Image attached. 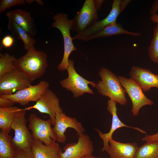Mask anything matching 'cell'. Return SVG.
Listing matches in <instances>:
<instances>
[{
    "label": "cell",
    "mask_w": 158,
    "mask_h": 158,
    "mask_svg": "<svg viewBox=\"0 0 158 158\" xmlns=\"http://www.w3.org/2000/svg\"><path fill=\"white\" fill-rule=\"evenodd\" d=\"M27 50L25 55L16 60L13 65L32 82L44 74L47 66V55L42 51L37 50L34 46Z\"/></svg>",
    "instance_id": "obj_1"
},
{
    "label": "cell",
    "mask_w": 158,
    "mask_h": 158,
    "mask_svg": "<svg viewBox=\"0 0 158 158\" xmlns=\"http://www.w3.org/2000/svg\"><path fill=\"white\" fill-rule=\"evenodd\" d=\"M101 80L96 84V88L102 95L109 97L121 105L127 102L126 92L118 77L110 70L103 67L98 73Z\"/></svg>",
    "instance_id": "obj_2"
},
{
    "label": "cell",
    "mask_w": 158,
    "mask_h": 158,
    "mask_svg": "<svg viewBox=\"0 0 158 158\" xmlns=\"http://www.w3.org/2000/svg\"><path fill=\"white\" fill-rule=\"evenodd\" d=\"M66 13H59L54 15L53 19L54 20L51 27L57 29L61 32L64 42V54L62 59L57 67L60 71L66 70L68 65L69 57L71 53L76 51V48L71 37L70 30L71 29L72 21L68 18Z\"/></svg>",
    "instance_id": "obj_3"
},
{
    "label": "cell",
    "mask_w": 158,
    "mask_h": 158,
    "mask_svg": "<svg viewBox=\"0 0 158 158\" xmlns=\"http://www.w3.org/2000/svg\"><path fill=\"white\" fill-rule=\"evenodd\" d=\"M68 73L67 78L59 82L63 88L72 92L73 97L77 98L85 93L94 94L92 90L89 87L90 84L95 87L96 83L93 81L88 80L80 75L76 71L74 67V61L69 59L68 65L66 69Z\"/></svg>",
    "instance_id": "obj_4"
},
{
    "label": "cell",
    "mask_w": 158,
    "mask_h": 158,
    "mask_svg": "<svg viewBox=\"0 0 158 158\" xmlns=\"http://www.w3.org/2000/svg\"><path fill=\"white\" fill-rule=\"evenodd\" d=\"M118 77L131 100V111L133 116L138 115L140 110L143 106L154 104L153 102L145 95L141 87L133 79L121 76Z\"/></svg>",
    "instance_id": "obj_5"
},
{
    "label": "cell",
    "mask_w": 158,
    "mask_h": 158,
    "mask_svg": "<svg viewBox=\"0 0 158 158\" xmlns=\"http://www.w3.org/2000/svg\"><path fill=\"white\" fill-rule=\"evenodd\" d=\"M29 129L32 131L33 139L39 140L45 145H50L56 142V139L51 128L50 119L44 120L34 114H31L28 118Z\"/></svg>",
    "instance_id": "obj_6"
},
{
    "label": "cell",
    "mask_w": 158,
    "mask_h": 158,
    "mask_svg": "<svg viewBox=\"0 0 158 158\" xmlns=\"http://www.w3.org/2000/svg\"><path fill=\"white\" fill-rule=\"evenodd\" d=\"M26 110L21 109L12 123L11 128L14 130L12 142L15 149H24L31 147L32 135L26 126Z\"/></svg>",
    "instance_id": "obj_7"
},
{
    "label": "cell",
    "mask_w": 158,
    "mask_h": 158,
    "mask_svg": "<svg viewBox=\"0 0 158 158\" xmlns=\"http://www.w3.org/2000/svg\"><path fill=\"white\" fill-rule=\"evenodd\" d=\"M31 83L24 73L14 68L0 78V95H12L31 85Z\"/></svg>",
    "instance_id": "obj_8"
},
{
    "label": "cell",
    "mask_w": 158,
    "mask_h": 158,
    "mask_svg": "<svg viewBox=\"0 0 158 158\" xmlns=\"http://www.w3.org/2000/svg\"><path fill=\"white\" fill-rule=\"evenodd\" d=\"M95 0H86L79 11L71 20V30L80 32L99 20Z\"/></svg>",
    "instance_id": "obj_9"
},
{
    "label": "cell",
    "mask_w": 158,
    "mask_h": 158,
    "mask_svg": "<svg viewBox=\"0 0 158 158\" xmlns=\"http://www.w3.org/2000/svg\"><path fill=\"white\" fill-rule=\"evenodd\" d=\"M78 135L77 142L66 145L63 148V152L60 149L58 158H82L92 154L94 150L93 144L88 135L83 133Z\"/></svg>",
    "instance_id": "obj_10"
},
{
    "label": "cell",
    "mask_w": 158,
    "mask_h": 158,
    "mask_svg": "<svg viewBox=\"0 0 158 158\" xmlns=\"http://www.w3.org/2000/svg\"><path fill=\"white\" fill-rule=\"evenodd\" d=\"M49 87L48 82L42 80L36 85H31L12 95H0V97L9 99L15 103L25 106L30 102L37 101Z\"/></svg>",
    "instance_id": "obj_11"
},
{
    "label": "cell",
    "mask_w": 158,
    "mask_h": 158,
    "mask_svg": "<svg viewBox=\"0 0 158 158\" xmlns=\"http://www.w3.org/2000/svg\"><path fill=\"white\" fill-rule=\"evenodd\" d=\"M69 128L74 129L78 135L84 133L85 131L81 123L76 118L68 116L63 112H57L52 130L56 140L58 142L64 143L65 142L66 137L65 132Z\"/></svg>",
    "instance_id": "obj_12"
},
{
    "label": "cell",
    "mask_w": 158,
    "mask_h": 158,
    "mask_svg": "<svg viewBox=\"0 0 158 158\" xmlns=\"http://www.w3.org/2000/svg\"><path fill=\"white\" fill-rule=\"evenodd\" d=\"M31 109H35L41 113L48 114L54 126L56 113L63 112L60 105L59 99L49 88L45 91L34 105L25 108L26 110Z\"/></svg>",
    "instance_id": "obj_13"
},
{
    "label": "cell",
    "mask_w": 158,
    "mask_h": 158,
    "mask_svg": "<svg viewBox=\"0 0 158 158\" xmlns=\"http://www.w3.org/2000/svg\"><path fill=\"white\" fill-rule=\"evenodd\" d=\"M120 1L121 0H114L112 3L111 9L106 18L97 21L83 31L77 33L72 37V40H81L83 39L99 32L116 22V19L121 13L120 9Z\"/></svg>",
    "instance_id": "obj_14"
},
{
    "label": "cell",
    "mask_w": 158,
    "mask_h": 158,
    "mask_svg": "<svg viewBox=\"0 0 158 158\" xmlns=\"http://www.w3.org/2000/svg\"><path fill=\"white\" fill-rule=\"evenodd\" d=\"M116 102L111 99H109L107 102V109L112 116V123L109 131L107 133H103L97 129L95 130L98 132L99 136L102 139L103 146L102 151H106L109 146V140L112 138V136L114 133L117 129L123 127H127L136 130L142 133H146V132L137 127H131L127 126L120 120L117 114V109Z\"/></svg>",
    "instance_id": "obj_15"
},
{
    "label": "cell",
    "mask_w": 158,
    "mask_h": 158,
    "mask_svg": "<svg viewBox=\"0 0 158 158\" xmlns=\"http://www.w3.org/2000/svg\"><path fill=\"white\" fill-rule=\"evenodd\" d=\"M129 75L144 92L149 91L152 87L158 88V75L148 69L133 66L130 71Z\"/></svg>",
    "instance_id": "obj_16"
},
{
    "label": "cell",
    "mask_w": 158,
    "mask_h": 158,
    "mask_svg": "<svg viewBox=\"0 0 158 158\" xmlns=\"http://www.w3.org/2000/svg\"><path fill=\"white\" fill-rule=\"evenodd\" d=\"M138 147L137 143H122L113 138L106 151L110 158H134Z\"/></svg>",
    "instance_id": "obj_17"
},
{
    "label": "cell",
    "mask_w": 158,
    "mask_h": 158,
    "mask_svg": "<svg viewBox=\"0 0 158 158\" xmlns=\"http://www.w3.org/2000/svg\"><path fill=\"white\" fill-rule=\"evenodd\" d=\"M8 20L15 22L32 37L35 36L37 29L30 12L20 9L9 11L6 14Z\"/></svg>",
    "instance_id": "obj_18"
},
{
    "label": "cell",
    "mask_w": 158,
    "mask_h": 158,
    "mask_svg": "<svg viewBox=\"0 0 158 158\" xmlns=\"http://www.w3.org/2000/svg\"><path fill=\"white\" fill-rule=\"evenodd\" d=\"M43 143L40 140L33 139L31 148L34 158H58L60 148L57 143L55 142L50 145Z\"/></svg>",
    "instance_id": "obj_19"
},
{
    "label": "cell",
    "mask_w": 158,
    "mask_h": 158,
    "mask_svg": "<svg viewBox=\"0 0 158 158\" xmlns=\"http://www.w3.org/2000/svg\"><path fill=\"white\" fill-rule=\"evenodd\" d=\"M121 34L129 35L134 36H140V33L133 32L124 29L122 25L115 22L107 27L102 30L93 35L83 39L81 40L88 42L90 40L101 37H110Z\"/></svg>",
    "instance_id": "obj_20"
},
{
    "label": "cell",
    "mask_w": 158,
    "mask_h": 158,
    "mask_svg": "<svg viewBox=\"0 0 158 158\" xmlns=\"http://www.w3.org/2000/svg\"><path fill=\"white\" fill-rule=\"evenodd\" d=\"M11 131L1 130L0 131V158H17L16 150L12 137L9 135Z\"/></svg>",
    "instance_id": "obj_21"
},
{
    "label": "cell",
    "mask_w": 158,
    "mask_h": 158,
    "mask_svg": "<svg viewBox=\"0 0 158 158\" xmlns=\"http://www.w3.org/2000/svg\"><path fill=\"white\" fill-rule=\"evenodd\" d=\"M8 21V29L15 38L23 41L25 50H27L34 46L35 39L32 38L25 30L15 22L9 20Z\"/></svg>",
    "instance_id": "obj_22"
},
{
    "label": "cell",
    "mask_w": 158,
    "mask_h": 158,
    "mask_svg": "<svg viewBox=\"0 0 158 158\" xmlns=\"http://www.w3.org/2000/svg\"><path fill=\"white\" fill-rule=\"evenodd\" d=\"M21 109L13 106L6 108H0L1 130L11 131V124Z\"/></svg>",
    "instance_id": "obj_23"
},
{
    "label": "cell",
    "mask_w": 158,
    "mask_h": 158,
    "mask_svg": "<svg viewBox=\"0 0 158 158\" xmlns=\"http://www.w3.org/2000/svg\"><path fill=\"white\" fill-rule=\"evenodd\" d=\"M134 158H158V142H146L138 147Z\"/></svg>",
    "instance_id": "obj_24"
},
{
    "label": "cell",
    "mask_w": 158,
    "mask_h": 158,
    "mask_svg": "<svg viewBox=\"0 0 158 158\" xmlns=\"http://www.w3.org/2000/svg\"><path fill=\"white\" fill-rule=\"evenodd\" d=\"M0 54V78L4 74L15 68L13 62L16 59L13 55L8 53Z\"/></svg>",
    "instance_id": "obj_25"
},
{
    "label": "cell",
    "mask_w": 158,
    "mask_h": 158,
    "mask_svg": "<svg viewBox=\"0 0 158 158\" xmlns=\"http://www.w3.org/2000/svg\"><path fill=\"white\" fill-rule=\"evenodd\" d=\"M148 55L151 61L158 64V23L154 29L153 37L148 47Z\"/></svg>",
    "instance_id": "obj_26"
},
{
    "label": "cell",
    "mask_w": 158,
    "mask_h": 158,
    "mask_svg": "<svg viewBox=\"0 0 158 158\" xmlns=\"http://www.w3.org/2000/svg\"><path fill=\"white\" fill-rule=\"evenodd\" d=\"M27 3L25 0H1L0 1V13L13 6L25 5Z\"/></svg>",
    "instance_id": "obj_27"
},
{
    "label": "cell",
    "mask_w": 158,
    "mask_h": 158,
    "mask_svg": "<svg viewBox=\"0 0 158 158\" xmlns=\"http://www.w3.org/2000/svg\"><path fill=\"white\" fill-rule=\"evenodd\" d=\"M17 158H34L31 147L24 149H16Z\"/></svg>",
    "instance_id": "obj_28"
},
{
    "label": "cell",
    "mask_w": 158,
    "mask_h": 158,
    "mask_svg": "<svg viewBox=\"0 0 158 158\" xmlns=\"http://www.w3.org/2000/svg\"><path fill=\"white\" fill-rule=\"evenodd\" d=\"M14 41V39L11 36L6 35L2 39L1 44L4 47L10 48L13 45Z\"/></svg>",
    "instance_id": "obj_29"
},
{
    "label": "cell",
    "mask_w": 158,
    "mask_h": 158,
    "mask_svg": "<svg viewBox=\"0 0 158 158\" xmlns=\"http://www.w3.org/2000/svg\"><path fill=\"white\" fill-rule=\"evenodd\" d=\"M15 103L9 99L0 97V108H6L13 106Z\"/></svg>",
    "instance_id": "obj_30"
},
{
    "label": "cell",
    "mask_w": 158,
    "mask_h": 158,
    "mask_svg": "<svg viewBox=\"0 0 158 158\" xmlns=\"http://www.w3.org/2000/svg\"><path fill=\"white\" fill-rule=\"evenodd\" d=\"M142 140L146 142H158V132L152 135H146Z\"/></svg>",
    "instance_id": "obj_31"
},
{
    "label": "cell",
    "mask_w": 158,
    "mask_h": 158,
    "mask_svg": "<svg viewBox=\"0 0 158 158\" xmlns=\"http://www.w3.org/2000/svg\"><path fill=\"white\" fill-rule=\"evenodd\" d=\"M158 10V0H156L153 3L150 10V14L152 15L157 14Z\"/></svg>",
    "instance_id": "obj_32"
},
{
    "label": "cell",
    "mask_w": 158,
    "mask_h": 158,
    "mask_svg": "<svg viewBox=\"0 0 158 158\" xmlns=\"http://www.w3.org/2000/svg\"><path fill=\"white\" fill-rule=\"evenodd\" d=\"M131 1H132V0H121L120 4V9L121 13L124 11L128 5Z\"/></svg>",
    "instance_id": "obj_33"
},
{
    "label": "cell",
    "mask_w": 158,
    "mask_h": 158,
    "mask_svg": "<svg viewBox=\"0 0 158 158\" xmlns=\"http://www.w3.org/2000/svg\"><path fill=\"white\" fill-rule=\"evenodd\" d=\"M104 1L103 0H95L96 7L97 10L101 8Z\"/></svg>",
    "instance_id": "obj_34"
},
{
    "label": "cell",
    "mask_w": 158,
    "mask_h": 158,
    "mask_svg": "<svg viewBox=\"0 0 158 158\" xmlns=\"http://www.w3.org/2000/svg\"><path fill=\"white\" fill-rule=\"evenodd\" d=\"M151 20L153 23H158V15L154 14L151 16L150 17Z\"/></svg>",
    "instance_id": "obj_35"
},
{
    "label": "cell",
    "mask_w": 158,
    "mask_h": 158,
    "mask_svg": "<svg viewBox=\"0 0 158 158\" xmlns=\"http://www.w3.org/2000/svg\"><path fill=\"white\" fill-rule=\"evenodd\" d=\"M82 158H103L101 157H97L93 156L92 154L86 155Z\"/></svg>",
    "instance_id": "obj_36"
},
{
    "label": "cell",
    "mask_w": 158,
    "mask_h": 158,
    "mask_svg": "<svg viewBox=\"0 0 158 158\" xmlns=\"http://www.w3.org/2000/svg\"><path fill=\"white\" fill-rule=\"evenodd\" d=\"M35 1L40 5H43L44 4V3L41 0H36Z\"/></svg>",
    "instance_id": "obj_37"
}]
</instances>
